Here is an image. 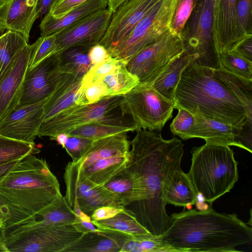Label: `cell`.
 <instances>
[{
	"label": "cell",
	"instance_id": "6da1fadb",
	"mask_svg": "<svg viewBox=\"0 0 252 252\" xmlns=\"http://www.w3.org/2000/svg\"><path fill=\"white\" fill-rule=\"evenodd\" d=\"M130 142L126 167L137 186L135 201L132 204L138 221L154 236L162 234L172 219L166 213L162 187L168 175L181 167L184 144L177 138L164 139L160 132L139 129Z\"/></svg>",
	"mask_w": 252,
	"mask_h": 252
},
{
	"label": "cell",
	"instance_id": "7a4b0ae2",
	"mask_svg": "<svg viewBox=\"0 0 252 252\" xmlns=\"http://www.w3.org/2000/svg\"><path fill=\"white\" fill-rule=\"evenodd\" d=\"M169 228L157 238L176 252H240L252 241V228L234 213L190 209L174 213Z\"/></svg>",
	"mask_w": 252,
	"mask_h": 252
},
{
	"label": "cell",
	"instance_id": "3957f363",
	"mask_svg": "<svg viewBox=\"0 0 252 252\" xmlns=\"http://www.w3.org/2000/svg\"><path fill=\"white\" fill-rule=\"evenodd\" d=\"M63 196L46 161L33 154L19 159L0 183V197L10 211L5 228L37 213Z\"/></svg>",
	"mask_w": 252,
	"mask_h": 252
},
{
	"label": "cell",
	"instance_id": "277c9868",
	"mask_svg": "<svg viewBox=\"0 0 252 252\" xmlns=\"http://www.w3.org/2000/svg\"><path fill=\"white\" fill-rule=\"evenodd\" d=\"M174 103V107H183L193 115H200L238 128L249 119L243 103L215 76L213 69L199 65L191 60L181 74Z\"/></svg>",
	"mask_w": 252,
	"mask_h": 252
},
{
	"label": "cell",
	"instance_id": "5b68a950",
	"mask_svg": "<svg viewBox=\"0 0 252 252\" xmlns=\"http://www.w3.org/2000/svg\"><path fill=\"white\" fill-rule=\"evenodd\" d=\"M188 176L210 206L230 191L239 178L238 162L228 146L206 143L193 147Z\"/></svg>",
	"mask_w": 252,
	"mask_h": 252
},
{
	"label": "cell",
	"instance_id": "8992f818",
	"mask_svg": "<svg viewBox=\"0 0 252 252\" xmlns=\"http://www.w3.org/2000/svg\"><path fill=\"white\" fill-rule=\"evenodd\" d=\"M215 2L199 0L180 35L184 51L190 60L212 69L220 67L213 34Z\"/></svg>",
	"mask_w": 252,
	"mask_h": 252
},
{
	"label": "cell",
	"instance_id": "52a82bcc",
	"mask_svg": "<svg viewBox=\"0 0 252 252\" xmlns=\"http://www.w3.org/2000/svg\"><path fill=\"white\" fill-rule=\"evenodd\" d=\"M175 103L152 86L140 83L123 95L119 108L121 115L128 116L137 129L160 131L172 117Z\"/></svg>",
	"mask_w": 252,
	"mask_h": 252
},
{
	"label": "cell",
	"instance_id": "ba28073f",
	"mask_svg": "<svg viewBox=\"0 0 252 252\" xmlns=\"http://www.w3.org/2000/svg\"><path fill=\"white\" fill-rule=\"evenodd\" d=\"M177 0H160L135 26L128 35L109 52L125 64L137 52L157 42L169 31Z\"/></svg>",
	"mask_w": 252,
	"mask_h": 252
},
{
	"label": "cell",
	"instance_id": "9c48e42d",
	"mask_svg": "<svg viewBox=\"0 0 252 252\" xmlns=\"http://www.w3.org/2000/svg\"><path fill=\"white\" fill-rule=\"evenodd\" d=\"M82 234L72 224L34 228L5 237L7 252H64Z\"/></svg>",
	"mask_w": 252,
	"mask_h": 252
},
{
	"label": "cell",
	"instance_id": "30bf717a",
	"mask_svg": "<svg viewBox=\"0 0 252 252\" xmlns=\"http://www.w3.org/2000/svg\"><path fill=\"white\" fill-rule=\"evenodd\" d=\"M184 51L180 36L169 31L157 42L131 57L126 66L139 83H151Z\"/></svg>",
	"mask_w": 252,
	"mask_h": 252
},
{
	"label": "cell",
	"instance_id": "8fae6325",
	"mask_svg": "<svg viewBox=\"0 0 252 252\" xmlns=\"http://www.w3.org/2000/svg\"><path fill=\"white\" fill-rule=\"evenodd\" d=\"M123 97V95L106 96L93 104L73 105L44 121L37 136L49 137L53 140L61 133H67L80 126L99 121L119 107Z\"/></svg>",
	"mask_w": 252,
	"mask_h": 252
},
{
	"label": "cell",
	"instance_id": "7c38bea8",
	"mask_svg": "<svg viewBox=\"0 0 252 252\" xmlns=\"http://www.w3.org/2000/svg\"><path fill=\"white\" fill-rule=\"evenodd\" d=\"M64 179V197L71 209L79 206L90 217L94 210L101 206H120L113 195L103 186L97 185L87 178L73 161L65 168Z\"/></svg>",
	"mask_w": 252,
	"mask_h": 252
},
{
	"label": "cell",
	"instance_id": "4fadbf2b",
	"mask_svg": "<svg viewBox=\"0 0 252 252\" xmlns=\"http://www.w3.org/2000/svg\"><path fill=\"white\" fill-rule=\"evenodd\" d=\"M194 124L187 139L199 138L206 143L234 146L252 153V122L247 120L238 128L231 125L195 114Z\"/></svg>",
	"mask_w": 252,
	"mask_h": 252
},
{
	"label": "cell",
	"instance_id": "5bb4252c",
	"mask_svg": "<svg viewBox=\"0 0 252 252\" xmlns=\"http://www.w3.org/2000/svg\"><path fill=\"white\" fill-rule=\"evenodd\" d=\"M65 73L59 66L58 52L47 57L32 69H28L16 109L49 97Z\"/></svg>",
	"mask_w": 252,
	"mask_h": 252
},
{
	"label": "cell",
	"instance_id": "9a60e30c",
	"mask_svg": "<svg viewBox=\"0 0 252 252\" xmlns=\"http://www.w3.org/2000/svg\"><path fill=\"white\" fill-rule=\"evenodd\" d=\"M112 13L108 8L98 11L55 33V53L71 46L92 47L99 44L108 28Z\"/></svg>",
	"mask_w": 252,
	"mask_h": 252
},
{
	"label": "cell",
	"instance_id": "2e32d148",
	"mask_svg": "<svg viewBox=\"0 0 252 252\" xmlns=\"http://www.w3.org/2000/svg\"><path fill=\"white\" fill-rule=\"evenodd\" d=\"M36 45V41L19 51L0 79V120L14 110L19 103Z\"/></svg>",
	"mask_w": 252,
	"mask_h": 252
},
{
	"label": "cell",
	"instance_id": "e0dca14e",
	"mask_svg": "<svg viewBox=\"0 0 252 252\" xmlns=\"http://www.w3.org/2000/svg\"><path fill=\"white\" fill-rule=\"evenodd\" d=\"M160 0H127L112 13L106 32L99 44L109 52L123 41L135 26Z\"/></svg>",
	"mask_w": 252,
	"mask_h": 252
},
{
	"label": "cell",
	"instance_id": "ac0fdd59",
	"mask_svg": "<svg viewBox=\"0 0 252 252\" xmlns=\"http://www.w3.org/2000/svg\"><path fill=\"white\" fill-rule=\"evenodd\" d=\"M48 98L16 109L0 120V134L18 141L34 143L43 122V107Z\"/></svg>",
	"mask_w": 252,
	"mask_h": 252
},
{
	"label": "cell",
	"instance_id": "d6986e66",
	"mask_svg": "<svg viewBox=\"0 0 252 252\" xmlns=\"http://www.w3.org/2000/svg\"><path fill=\"white\" fill-rule=\"evenodd\" d=\"M238 0H216L214 11L213 34L218 52L233 50L241 40L236 16Z\"/></svg>",
	"mask_w": 252,
	"mask_h": 252
},
{
	"label": "cell",
	"instance_id": "ffe728a7",
	"mask_svg": "<svg viewBox=\"0 0 252 252\" xmlns=\"http://www.w3.org/2000/svg\"><path fill=\"white\" fill-rule=\"evenodd\" d=\"M129 235L112 230L99 229L83 233L64 252H120Z\"/></svg>",
	"mask_w": 252,
	"mask_h": 252
},
{
	"label": "cell",
	"instance_id": "44dd1931",
	"mask_svg": "<svg viewBox=\"0 0 252 252\" xmlns=\"http://www.w3.org/2000/svg\"><path fill=\"white\" fill-rule=\"evenodd\" d=\"M38 0H8L2 30L22 34L29 42L32 25L39 18Z\"/></svg>",
	"mask_w": 252,
	"mask_h": 252
},
{
	"label": "cell",
	"instance_id": "7402d4cb",
	"mask_svg": "<svg viewBox=\"0 0 252 252\" xmlns=\"http://www.w3.org/2000/svg\"><path fill=\"white\" fill-rule=\"evenodd\" d=\"M108 0H88L58 18L44 15L39 25L41 36L59 32L87 16L106 8Z\"/></svg>",
	"mask_w": 252,
	"mask_h": 252
},
{
	"label": "cell",
	"instance_id": "603a6c76",
	"mask_svg": "<svg viewBox=\"0 0 252 252\" xmlns=\"http://www.w3.org/2000/svg\"><path fill=\"white\" fill-rule=\"evenodd\" d=\"M81 80L69 73L63 77L44 105L43 122L76 104Z\"/></svg>",
	"mask_w": 252,
	"mask_h": 252
},
{
	"label": "cell",
	"instance_id": "cb8c5ba5",
	"mask_svg": "<svg viewBox=\"0 0 252 252\" xmlns=\"http://www.w3.org/2000/svg\"><path fill=\"white\" fill-rule=\"evenodd\" d=\"M137 130L131 121L110 115L99 121L80 126L66 133L71 136H78L94 140Z\"/></svg>",
	"mask_w": 252,
	"mask_h": 252
},
{
	"label": "cell",
	"instance_id": "d4e9b609",
	"mask_svg": "<svg viewBox=\"0 0 252 252\" xmlns=\"http://www.w3.org/2000/svg\"><path fill=\"white\" fill-rule=\"evenodd\" d=\"M196 192L187 173L179 167L166 177L162 187V197L167 204L183 206L188 203L194 204Z\"/></svg>",
	"mask_w": 252,
	"mask_h": 252
},
{
	"label": "cell",
	"instance_id": "484cf974",
	"mask_svg": "<svg viewBox=\"0 0 252 252\" xmlns=\"http://www.w3.org/2000/svg\"><path fill=\"white\" fill-rule=\"evenodd\" d=\"M190 60L185 51L172 61L153 81L152 85L159 94L174 102L175 91L184 69Z\"/></svg>",
	"mask_w": 252,
	"mask_h": 252
},
{
	"label": "cell",
	"instance_id": "4316f807",
	"mask_svg": "<svg viewBox=\"0 0 252 252\" xmlns=\"http://www.w3.org/2000/svg\"><path fill=\"white\" fill-rule=\"evenodd\" d=\"M91 48L75 46L59 52L61 69L65 73L82 79L93 66L88 55Z\"/></svg>",
	"mask_w": 252,
	"mask_h": 252
},
{
	"label": "cell",
	"instance_id": "83f0119b",
	"mask_svg": "<svg viewBox=\"0 0 252 252\" xmlns=\"http://www.w3.org/2000/svg\"><path fill=\"white\" fill-rule=\"evenodd\" d=\"M103 186L113 195L121 206L126 207L136 200V182L132 173L126 166Z\"/></svg>",
	"mask_w": 252,
	"mask_h": 252
},
{
	"label": "cell",
	"instance_id": "f1b7e54d",
	"mask_svg": "<svg viewBox=\"0 0 252 252\" xmlns=\"http://www.w3.org/2000/svg\"><path fill=\"white\" fill-rule=\"evenodd\" d=\"M92 221L99 229L118 231L130 236L151 234L138 221L134 213L126 208L124 211L110 219Z\"/></svg>",
	"mask_w": 252,
	"mask_h": 252
},
{
	"label": "cell",
	"instance_id": "f546056e",
	"mask_svg": "<svg viewBox=\"0 0 252 252\" xmlns=\"http://www.w3.org/2000/svg\"><path fill=\"white\" fill-rule=\"evenodd\" d=\"M213 72L240 99L245 108L248 118L252 120V80L239 76L221 67L213 69Z\"/></svg>",
	"mask_w": 252,
	"mask_h": 252
},
{
	"label": "cell",
	"instance_id": "4dcf8cb0",
	"mask_svg": "<svg viewBox=\"0 0 252 252\" xmlns=\"http://www.w3.org/2000/svg\"><path fill=\"white\" fill-rule=\"evenodd\" d=\"M105 85L107 96L124 95L139 83L137 77L123 64L101 80Z\"/></svg>",
	"mask_w": 252,
	"mask_h": 252
},
{
	"label": "cell",
	"instance_id": "1f68e13d",
	"mask_svg": "<svg viewBox=\"0 0 252 252\" xmlns=\"http://www.w3.org/2000/svg\"><path fill=\"white\" fill-rule=\"evenodd\" d=\"M28 44L16 32L6 31L0 35V79L19 51Z\"/></svg>",
	"mask_w": 252,
	"mask_h": 252
},
{
	"label": "cell",
	"instance_id": "d6a6232c",
	"mask_svg": "<svg viewBox=\"0 0 252 252\" xmlns=\"http://www.w3.org/2000/svg\"><path fill=\"white\" fill-rule=\"evenodd\" d=\"M34 146V143L18 141L0 134V164L39 153L40 150Z\"/></svg>",
	"mask_w": 252,
	"mask_h": 252
},
{
	"label": "cell",
	"instance_id": "836d02e7",
	"mask_svg": "<svg viewBox=\"0 0 252 252\" xmlns=\"http://www.w3.org/2000/svg\"><path fill=\"white\" fill-rule=\"evenodd\" d=\"M120 252H176L152 234L131 236L124 243Z\"/></svg>",
	"mask_w": 252,
	"mask_h": 252
},
{
	"label": "cell",
	"instance_id": "e575fe53",
	"mask_svg": "<svg viewBox=\"0 0 252 252\" xmlns=\"http://www.w3.org/2000/svg\"><path fill=\"white\" fill-rule=\"evenodd\" d=\"M220 67L243 78L252 80V63L233 51L219 53Z\"/></svg>",
	"mask_w": 252,
	"mask_h": 252
},
{
	"label": "cell",
	"instance_id": "d590c367",
	"mask_svg": "<svg viewBox=\"0 0 252 252\" xmlns=\"http://www.w3.org/2000/svg\"><path fill=\"white\" fill-rule=\"evenodd\" d=\"M199 0H177L169 31L180 36L184 26Z\"/></svg>",
	"mask_w": 252,
	"mask_h": 252
},
{
	"label": "cell",
	"instance_id": "8d00e7d4",
	"mask_svg": "<svg viewBox=\"0 0 252 252\" xmlns=\"http://www.w3.org/2000/svg\"><path fill=\"white\" fill-rule=\"evenodd\" d=\"M123 64H125L123 61L111 57L93 65L82 79L80 87H85L101 80L107 74L113 72Z\"/></svg>",
	"mask_w": 252,
	"mask_h": 252
},
{
	"label": "cell",
	"instance_id": "74e56055",
	"mask_svg": "<svg viewBox=\"0 0 252 252\" xmlns=\"http://www.w3.org/2000/svg\"><path fill=\"white\" fill-rule=\"evenodd\" d=\"M178 112L172 121L170 130L174 135H177L182 139L186 140L192 130L194 124V116L190 112L185 108L175 106Z\"/></svg>",
	"mask_w": 252,
	"mask_h": 252
},
{
	"label": "cell",
	"instance_id": "f35d334b",
	"mask_svg": "<svg viewBox=\"0 0 252 252\" xmlns=\"http://www.w3.org/2000/svg\"><path fill=\"white\" fill-rule=\"evenodd\" d=\"M106 96L105 85L102 81H98L85 87H80L75 103L80 105L91 104Z\"/></svg>",
	"mask_w": 252,
	"mask_h": 252
},
{
	"label": "cell",
	"instance_id": "ab89813d",
	"mask_svg": "<svg viewBox=\"0 0 252 252\" xmlns=\"http://www.w3.org/2000/svg\"><path fill=\"white\" fill-rule=\"evenodd\" d=\"M56 33L46 36L39 37L36 41V47L32 54L29 64V70H31L43 60L55 53V43Z\"/></svg>",
	"mask_w": 252,
	"mask_h": 252
},
{
	"label": "cell",
	"instance_id": "60d3db41",
	"mask_svg": "<svg viewBox=\"0 0 252 252\" xmlns=\"http://www.w3.org/2000/svg\"><path fill=\"white\" fill-rule=\"evenodd\" d=\"M252 0H238L236 16L238 34L241 40L248 35L252 34Z\"/></svg>",
	"mask_w": 252,
	"mask_h": 252
},
{
	"label": "cell",
	"instance_id": "b9f144b4",
	"mask_svg": "<svg viewBox=\"0 0 252 252\" xmlns=\"http://www.w3.org/2000/svg\"><path fill=\"white\" fill-rule=\"evenodd\" d=\"M94 141L85 137L69 135L63 148L72 158V161H75L84 154Z\"/></svg>",
	"mask_w": 252,
	"mask_h": 252
},
{
	"label": "cell",
	"instance_id": "7bdbcfd3",
	"mask_svg": "<svg viewBox=\"0 0 252 252\" xmlns=\"http://www.w3.org/2000/svg\"><path fill=\"white\" fill-rule=\"evenodd\" d=\"M87 0H59L48 14L55 18H60Z\"/></svg>",
	"mask_w": 252,
	"mask_h": 252
},
{
	"label": "cell",
	"instance_id": "ee69618b",
	"mask_svg": "<svg viewBox=\"0 0 252 252\" xmlns=\"http://www.w3.org/2000/svg\"><path fill=\"white\" fill-rule=\"evenodd\" d=\"M125 208L122 206H102L94 210L90 217L92 220L95 221L110 219L124 211Z\"/></svg>",
	"mask_w": 252,
	"mask_h": 252
},
{
	"label": "cell",
	"instance_id": "f6af8a7d",
	"mask_svg": "<svg viewBox=\"0 0 252 252\" xmlns=\"http://www.w3.org/2000/svg\"><path fill=\"white\" fill-rule=\"evenodd\" d=\"M232 51L252 63V34L246 36L236 45Z\"/></svg>",
	"mask_w": 252,
	"mask_h": 252
},
{
	"label": "cell",
	"instance_id": "bcb514c9",
	"mask_svg": "<svg viewBox=\"0 0 252 252\" xmlns=\"http://www.w3.org/2000/svg\"><path fill=\"white\" fill-rule=\"evenodd\" d=\"M88 55L93 66L111 57L106 48L100 44L92 47L89 50Z\"/></svg>",
	"mask_w": 252,
	"mask_h": 252
},
{
	"label": "cell",
	"instance_id": "7dc6e473",
	"mask_svg": "<svg viewBox=\"0 0 252 252\" xmlns=\"http://www.w3.org/2000/svg\"><path fill=\"white\" fill-rule=\"evenodd\" d=\"M75 229L81 233L94 231L97 230L92 221H84L76 216V219L72 224Z\"/></svg>",
	"mask_w": 252,
	"mask_h": 252
},
{
	"label": "cell",
	"instance_id": "c3c4849f",
	"mask_svg": "<svg viewBox=\"0 0 252 252\" xmlns=\"http://www.w3.org/2000/svg\"><path fill=\"white\" fill-rule=\"evenodd\" d=\"M59 0H38L37 11L39 17L48 14Z\"/></svg>",
	"mask_w": 252,
	"mask_h": 252
},
{
	"label": "cell",
	"instance_id": "681fc988",
	"mask_svg": "<svg viewBox=\"0 0 252 252\" xmlns=\"http://www.w3.org/2000/svg\"><path fill=\"white\" fill-rule=\"evenodd\" d=\"M19 160L0 164V183L7 172L17 163Z\"/></svg>",
	"mask_w": 252,
	"mask_h": 252
},
{
	"label": "cell",
	"instance_id": "f907efd6",
	"mask_svg": "<svg viewBox=\"0 0 252 252\" xmlns=\"http://www.w3.org/2000/svg\"><path fill=\"white\" fill-rule=\"evenodd\" d=\"M0 215L7 219L10 217V211L5 202L0 197Z\"/></svg>",
	"mask_w": 252,
	"mask_h": 252
},
{
	"label": "cell",
	"instance_id": "816d5d0a",
	"mask_svg": "<svg viewBox=\"0 0 252 252\" xmlns=\"http://www.w3.org/2000/svg\"><path fill=\"white\" fill-rule=\"evenodd\" d=\"M69 136V135L66 133H61L58 134L53 140L56 141L63 148Z\"/></svg>",
	"mask_w": 252,
	"mask_h": 252
},
{
	"label": "cell",
	"instance_id": "f5cc1de1",
	"mask_svg": "<svg viewBox=\"0 0 252 252\" xmlns=\"http://www.w3.org/2000/svg\"><path fill=\"white\" fill-rule=\"evenodd\" d=\"M8 3V0H6L4 3L0 7V33L3 32L2 30L3 20Z\"/></svg>",
	"mask_w": 252,
	"mask_h": 252
},
{
	"label": "cell",
	"instance_id": "db71d44e",
	"mask_svg": "<svg viewBox=\"0 0 252 252\" xmlns=\"http://www.w3.org/2000/svg\"><path fill=\"white\" fill-rule=\"evenodd\" d=\"M5 228H0V252H7L4 244Z\"/></svg>",
	"mask_w": 252,
	"mask_h": 252
},
{
	"label": "cell",
	"instance_id": "11a10c76",
	"mask_svg": "<svg viewBox=\"0 0 252 252\" xmlns=\"http://www.w3.org/2000/svg\"><path fill=\"white\" fill-rule=\"evenodd\" d=\"M196 210L198 211H206L212 208V206L206 201L203 202H195V204Z\"/></svg>",
	"mask_w": 252,
	"mask_h": 252
},
{
	"label": "cell",
	"instance_id": "9f6ffc18",
	"mask_svg": "<svg viewBox=\"0 0 252 252\" xmlns=\"http://www.w3.org/2000/svg\"><path fill=\"white\" fill-rule=\"evenodd\" d=\"M206 201L205 198L203 194L200 192H197L196 194V201L197 202H203Z\"/></svg>",
	"mask_w": 252,
	"mask_h": 252
},
{
	"label": "cell",
	"instance_id": "6f0895ef",
	"mask_svg": "<svg viewBox=\"0 0 252 252\" xmlns=\"http://www.w3.org/2000/svg\"><path fill=\"white\" fill-rule=\"evenodd\" d=\"M7 219L0 215V228H5Z\"/></svg>",
	"mask_w": 252,
	"mask_h": 252
},
{
	"label": "cell",
	"instance_id": "680465c9",
	"mask_svg": "<svg viewBox=\"0 0 252 252\" xmlns=\"http://www.w3.org/2000/svg\"><path fill=\"white\" fill-rule=\"evenodd\" d=\"M193 205V204H191V203H188L185 206V208H186V209H188V210H190L192 209V206Z\"/></svg>",
	"mask_w": 252,
	"mask_h": 252
},
{
	"label": "cell",
	"instance_id": "91938a15",
	"mask_svg": "<svg viewBox=\"0 0 252 252\" xmlns=\"http://www.w3.org/2000/svg\"><path fill=\"white\" fill-rule=\"evenodd\" d=\"M5 1H4L3 0H0V7L1 6Z\"/></svg>",
	"mask_w": 252,
	"mask_h": 252
},
{
	"label": "cell",
	"instance_id": "94428289",
	"mask_svg": "<svg viewBox=\"0 0 252 252\" xmlns=\"http://www.w3.org/2000/svg\"><path fill=\"white\" fill-rule=\"evenodd\" d=\"M4 1H6V0H3Z\"/></svg>",
	"mask_w": 252,
	"mask_h": 252
},
{
	"label": "cell",
	"instance_id": "6125c7cd",
	"mask_svg": "<svg viewBox=\"0 0 252 252\" xmlns=\"http://www.w3.org/2000/svg\"></svg>",
	"mask_w": 252,
	"mask_h": 252
}]
</instances>
